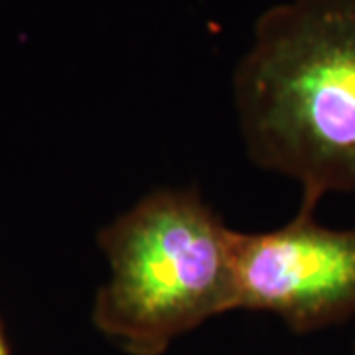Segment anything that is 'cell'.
Listing matches in <instances>:
<instances>
[{
  "label": "cell",
  "instance_id": "1",
  "mask_svg": "<svg viewBox=\"0 0 355 355\" xmlns=\"http://www.w3.org/2000/svg\"><path fill=\"white\" fill-rule=\"evenodd\" d=\"M233 107L249 160L302 188L298 211L355 193V0H286L261 14Z\"/></svg>",
  "mask_w": 355,
  "mask_h": 355
},
{
  "label": "cell",
  "instance_id": "2",
  "mask_svg": "<svg viewBox=\"0 0 355 355\" xmlns=\"http://www.w3.org/2000/svg\"><path fill=\"white\" fill-rule=\"evenodd\" d=\"M235 241L198 190L146 193L97 235L109 277L95 294V328L128 355H162L235 310Z\"/></svg>",
  "mask_w": 355,
  "mask_h": 355
},
{
  "label": "cell",
  "instance_id": "3",
  "mask_svg": "<svg viewBox=\"0 0 355 355\" xmlns=\"http://www.w3.org/2000/svg\"><path fill=\"white\" fill-rule=\"evenodd\" d=\"M233 308L275 314L296 334L354 318L355 227H324L298 211L279 229L237 231Z\"/></svg>",
  "mask_w": 355,
  "mask_h": 355
},
{
  "label": "cell",
  "instance_id": "4",
  "mask_svg": "<svg viewBox=\"0 0 355 355\" xmlns=\"http://www.w3.org/2000/svg\"><path fill=\"white\" fill-rule=\"evenodd\" d=\"M0 355H8V347H6V342L2 338V331H0Z\"/></svg>",
  "mask_w": 355,
  "mask_h": 355
},
{
  "label": "cell",
  "instance_id": "5",
  "mask_svg": "<svg viewBox=\"0 0 355 355\" xmlns=\"http://www.w3.org/2000/svg\"><path fill=\"white\" fill-rule=\"evenodd\" d=\"M352 355H355V349H354V354H352Z\"/></svg>",
  "mask_w": 355,
  "mask_h": 355
}]
</instances>
